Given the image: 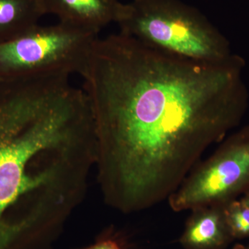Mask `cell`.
<instances>
[{
	"label": "cell",
	"mask_w": 249,
	"mask_h": 249,
	"mask_svg": "<svg viewBox=\"0 0 249 249\" xmlns=\"http://www.w3.org/2000/svg\"><path fill=\"white\" fill-rule=\"evenodd\" d=\"M239 55L181 58L119 34L98 37L80 76L105 202L123 213L168 201L248 107Z\"/></svg>",
	"instance_id": "1"
},
{
	"label": "cell",
	"mask_w": 249,
	"mask_h": 249,
	"mask_svg": "<svg viewBox=\"0 0 249 249\" xmlns=\"http://www.w3.org/2000/svg\"><path fill=\"white\" fill-rule=\"evenodd\" d=\"M120 34L181 58L222 63L233 56L227 39L199 11L179 0H132L121 5Z\"/></svg>",
	"instance_id": "2"
},
{
	"label": "cell",
	"mask_w": 249,
	"mask_h": 249,
	"mask_svg": "<svg viewBox=\"0 0 249 249\" xmlns=\"http://www.w3.org/2000/svg\"><path fill=\"white\" fill-rule=\"evenodd\" d=\"M98 37L91 31L61 22L52 26L37 24L0 44V80L58 73L80 75Z\"/></svg>",
	"instance_id": "3"
},
{
	"label": "cell",
	"mask_w": 249,
	"mask_h": 249,
	"mask_svg": "<svg viewBox=\"0 0 249 249\" xmlns=\"http://www.w3.org/2000/svg\"><path fill=\"white\" fill-rule=\"evenodd\" d=\"M249 192V124L222 141L168 198L174 212L224 206Z\"/></svg>",
	"instance_id": "4"
},
{
	"label": "cell",
	"mask_w": 249,
	"mask_h": 249,
	"mask_svg": "<svg viewBox=\"0 0 249 249\" xmlns=\"http://www.w3.org/2000/svg\"><path fill=\"white\" fill-rule=\"evenodd\" d=\"M45 14H53L60 22L98 34L116 22L122 3L119 0H40Z\"/></svg>",
	"instance_id": "5"
},
{
	"label": "cell",
	"mask_w": 249,
	"mask_h": 249,
	"mask_svg": "<svg viewBox=\"0 0 249 249\" xmlns=\"http://www.w3.org/2000/svg\"><path fill=\"white\" fill-rule=\"evenodd\" d=\"M179 242L185 249H224L234 240L224 206L192 210Z\"/></svg>",
	"instance_id": "6"
},
{
	"label": "cell",
	"mask_w": 249,
	"mask_h": 249,
	"mask_svg": "<svg viewBox=\"0 0 249 249\" xmlns=\"http://www.w3.org/2000/svg\"><path fill=\"white\" fill-rule=\"evenodd\" d=\"M44 15L40 0H0V44L37 25Z\"/></svg>",
	"instance_id": "7"
},
{
	"label": "cell",
	"mask_w": 249,
	"mask_h": 249,
	"mask_svg": "<svg viewBox=\"0 0 249 249\" xmlns=\"http://www.w3.org/2000/svg\"><path fill=\"white\" fill-rule=\"evenodd\" d=\"M224 215L234 240L249 237V206L241 199L232 200L224 206Z\"/></svg>",
	"instance_id": "8"
},
{
	"label": "cell",
	"mask_w": 249,
	"mask_h": 249,
	"mask_svg": "<svg viewBox=\"0 0 249 249\" xmlns=\"http://www.w3.org/2000/svg\"><path fill=\"white\" fill-rule=\"evenodd\" d=\"M83 249H124V245L115 236L108 235Z\"/></svg>",
	"instance_id": "9"
},
{
	"label": "cell",
	"mask_w": 249,
	"mask_h": 249,
	"mask_svg": "<svg viewBox=\"0 0 249 249\" xmlns=\"http://www.w3.org/2000/svg\"><path fill=\"white\" fill-rule=\"evenodd\" d=\"M241 200L249 206V192L241 198Z\"/></svg>",
	"instance_id": "10"
},
{
	"label": "cell",
	"mask_w": 249,
	"mask_h": 249,
	"mask_svg": "<svg viewBox=\"0 0 249 249\" xmlns=\"http://www.w3.org/2000/svg\"><path fill=\"white\" fill-rule=\"evenodd\" d=\"M232 249H249V245H236Z\"/></svg>",
	"instance_id": "11"
}]
</instances>
